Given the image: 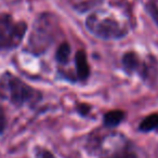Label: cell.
I'll list each match as a JSON object with an SVG mask.
<instances>
[{
	"mask_svg": "<svg viewBox=\"0 0 158 158\" xmlns=\"http://www.w3.org/2000/svg\"><path fill=\"white\" fill-rule=\"evenodd\" d=\"M0 99L16 107L24 105L33 107L42 100V94L15 75L6 72L0 77Z\"/></svg>",
	"mask_w": 158,
	"mask_h": 158,
	"instance_id": "6da1fadb",
	"label": "cell"
},
{
	"mask_svg": "<svg viewBox=\"0 0 158 158\" xmlns=\"http://www.w3.org/2000/svg\"><path fill=\"white\" fill-rule=\"evenodd\" d=\"M86 26L94 37L103 40H117L128 34V29L115 16L105 11L91 13L86 20Z\"/></svg>",
	"mask_w": 158,
	"mask_h": 158,
	"instance_id": "7a4b0ae2",
	"label": "cell"
},
{
	"mask_svg": "<svg viewBox=\"0 0 158 158\" xmlns=\"http://www.w3.org/2000/svg\"><path fill=\"white\" fill-rule=\"evenodd\" d=\"M27 25L7 13H0V50H13L23 42Z\"/></svg>",
	"mask_w": 158,
	"mask_h": 158,
	"instance_id": "3957f363",
	"label": "cell"
},
{
	"mask_svg": "<svg viewBox=\"0 0 158 158\" xmlns=\"http://www.w3.org/2000/svg\"><path fill=\"white\" fill-rule=\"evenodd\" d=\"M54 22L52 18L42 15L35 23V28L29 39V48L34 54H41L48 49L51 42L54 40Z\"/></svg>",
	"mask_w": 158,
	"mask_h": 158,
	"instance_id": "277c9868",
	"label": "cell"
},
{
	"mask_svg": "<svg viewBox=\"0 0 158 158\" xmlns=\"http://www.w3.org/2000/svg\"><path fill=\"white\" fill-rule=\"evenodd\" d=\"M121 66L126 74L128 75H134L138 74L142 78L146 79L148 77L147 75V68L146 63L141 60V57L133 51L126 52L121 57Z\"/></svg>",
	"mask_w": 158,
	"mask_h": 158,
	"instance_id": "5b68a950",
	"label": "cell"
},
{
	"mask_svg": "<svg viewBox=\"0 0 158 158\" xmlns=\"http://www.w3.org/2000/svg\"><path fill=\"white\" fill-rule=\"evenodd\" d=\"M75 67H76L77 79L85 81L90 76V66L88 63L87 54L84 50H78L75 55Z\"/></svg>",
	"mask_w": 158,
	"mask_h": 158,
	"instance_id": "8992f818",
	"label": "cell"
},
{
	"mask_svg": "<svg viewBox=\"0 0 158 158\" xmlns=\"http://www.w3.org/2000/svg\"><path fill=\"white\" fill-rule=\"evenodd\" d=\"M101 158H139V156L131 144L126 143L113 151L106 152L105 155L102 156Z\"/></svg>",
	"mask_w": 158,
	"mask_h": 158,
	"instance_id": "52a82bcc",
	"label": "cell"
},
{
	"mask_svg": "<svg viewBox=\"0 0 158 158\" xmlns=\"http://www.w3.org/2000/svg\"><path fill=\"white\" fill-rule=\"evenodd\" d=\"M126 118V113L120 110H110V112L105 113L103 115V125L105 128L108 129H113L116 128L125 120Z\"/></svg>",
	"mask_w": 158,
	"mask_h": 158,
	"instance_id": "ba28073f",
	"label": "cell"
},
{
	"mask_svg": "<svg viewBox=\"0 0 158 158\" xmlns=\"http://www.w3.org/2000/svg\"><path fill=\"white\" fill-rule=\"evenodd\" d=\"M158 130V114H152L146 116L139 125V131L152 132Z\"/></svg>",
	"mask_w": 158,
	"mask_h": 158,
	"instance_id": "9c48e42d",
	"label": "cell"
},
{
	"mask_svg": "<svg viewBox=\"0 0 158 158\" xmlns=\"http://www.w3.org/2000/svg\"><path fill=\"white\" fill-rule=\"evenodd\" d=\"M70 51H72V48L67 42H63V44H60L56 52H55V60L57 61V63L62 64V65L67 64L68 61H69Z\"/></svg>",
	"mask_w": 158,
	"mask_h": 158,
	"instance_id": "30bf717a",
	"label": "cell"
},
{
	"mask_svg": "<svg viewBox=\"0 0 158 158\" xmlns=\"http://www.w3.org/2000/svg\"><path fill=\"white\" fill-rule=\"evenodd\" d=\"M35 158H55V156L46 147H36Z\"/></svg>",
	"mask_w": 158,
	"mask_h": 158,
	"instance_id": "8fae6325",
	"label": "cell"
},
{
	"mask_svg": "<svg viewBox=\"0 0 158 158\" xmlns=\"http://www.w3.org/2000/svg\"><path fill=\"white\" fill-rule=\"evenodd\" d=\"M7 127V117H6L5 110L0 106V134L3 133Z\"/></svg>",
	"mask_w": 158,
	"mask_h": 158,
	"instance_id": "7c38bea8",
	"label": "cell"
},
{
	"mask_svg": "<svg viewBox=\"0 0 158 158\" xmlns=\"http://www.w3.org/2000/svg\"><path fill=\"white\" fill-rule=\"evenodd\" d=\"M90 106L87 105V104H80L78 106V113L80 115H89V110H90Z\"/></svg>",
	"mask_w": 158,
	"mask_h": 158,
	"instance_id": "4fadbf2b",
	"label": "cell"
}]
</instances>
